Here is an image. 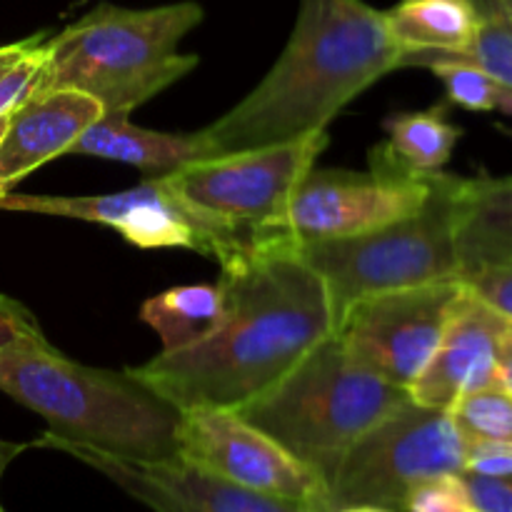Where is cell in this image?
Listing matches in <instances>:
<instances>
[{
	"instance_id": "obj_1",
	"label": "cell",
	"mask_w": 512,
	"mask_h": 512,
	"mask_svg": "<svg viewBox=\"0 0 512 512\" xmlns=\"http://www.w3.org/2000/svg\"><path fill=\"white\" fill-rule=\"evenodd\" d=\"M223 323L213 335L130 368L178 405L238 410L333 335L323 278L280 245H245L220 263Z\"/></svg>"
},
{
	"instance_id": "obj_2",
	"label": "cell",
	"mask_w": 512,
	"mask_h": 512,
	"mask_svg": "<svg viewBox=\"0 0 512 512\" xmlns=\"http://www.w3.org/2000/svg\"><path fill=\"white\" fill-rule=\"evenodd\" d=\"M403 63L383 10L365 0H298L288 45L235 108L198 130L203 158L323 133Z\"/></svg>"
},
{
	"instance_id": "obj_3",
	"label": "cell",
	"mask_w": 512,
	"mask_h": 512,
	"mask_svg": "<svg viewBox=\"0 0 512 512\" xmlns=\"http://www.w3.org/2000/svg\"><path fill=\"white\" fill-rule=\"evenodd\" d=\"M0 393L48 423L38 448L75 445L123 460L178 458L183 410L123 370L75 363L43 338L0 350Z\"/></svg>"
},
{
	"instance_id": "obj_4",
	"label": "cell",
	"mask_w": 512,
	"mask_h": 512,
	"mask_svg": "<svg viewBox=\"0 0 512 512\" xmlns=\"http://www.w3.org/2000/svg\"><path fill=\"white\" fill-rule=\"evenodd\" d=\"M200 20L203 8L193 0L158 8L100 3L48 38L38 90H75L103 113L130 115L198 65V55L180 53L178 45Z\"/></svg>"
},
{
	"instance_id": "obj_5",
	"label": "cell",
	"mask_w": 512,
	"mask_h": 512,
	"mask_svg": "<svg viewBox=\"0 0 512 512\" xmlns=\"http://www.w3.org/2000/svg\"><path fill=\"white\" fill-rule=\"evenodd\" d=\"M408 400V390L363 368L333 333L235 413L328 483L345 450Z\"/></svg>"
},
{
	"instance_id": "obj_6",
	"label": "cell",
	"mask_w": 512,
	"mask_h": 512,
	"mask_svg": "<svg viewBox=\"0 0 512 512\" xmlns=\"http://www.w3.org/2000/svg\"><path fill=\"white\" fill-rule=\"evenodd\" d=\"M463 178L435 173L428 200L413 213L345 238L280 245L323 278L333 320L360 298L460 280L455 223Z\"/></svg>"
},
{
	"instance_id": "obj_7",
	"label": "cell",
	"mask_w": 512,
	"mask_h": 512,
	"mask_svg": "<svg viewBox=\"0 0 512 512\" xmlns=\"http://www.w3.org/2000/svg\"><path fill=\"white\" fill-rule=\"evenodd\" d=\"M468 440L450 410L413 398L355 440L328 478V512L375 505L400 512L415 485L465 470Z\"/></svg>"
},
{
	"instance_id": "obj_8",
	"label": "cell",
	"mask_w": 512,
	"mask_h": 512,
	"mask_svg": "<svg viewBox=\"0 0 512 512\" xmlns=\"http://www.w3.org/2000/svg\"><path fill=\"white\" fill-rule=\"evenodd\" d=\"M438 173V170H435ZM435 173L408 168L385 143L370 150V170H315L295 185L283 215L248 245H293L345 238L413 213L428 200Z\"/></svg>"
},
{
	"instance_id": "obj_9",
	"label": "cell",
	"mask_w": 512,
	"mask_h": 512,
	"mask_svg": "<svg viewBox=\"0 0 512 512\" xmlns=\"http://www.w3.org/2000/svg\"><path fill=\"white\" fill-rule=\"evenodd\" d=\"M328 148V130L288 143L238 150L185 163L165 178L193 208L243 235L270 228L283 215L295 185Z\"/></svg>"
},
{
	"instance_id": "obj_10",
	"label": "cell",
	"mask_w": 512,
	"mask_h": 512,
	"mask_svg": "<svg viewBox=\"0 0 512 512\" xmlns=\"http://www.w3.org/2000/svg\"><path fill=\"white\" fill-rule=\"evenodd\" d=\"M0 210L88 220L138 248H190L225 263L245 248L238 230L193 208L165 175L108 195H3Z\"/></svg>"
},
{
	"instance_id": "obj_11",
	"label": "cell",
	"mask_w": 512,
	"mask_h": 512,
	"mask_svg": "<svg viewBox=\"0 0 512 512\" xmlns=\"http://www.w3.org/2000/svg\"><path fill=\"white\" fill-rule=\"evenodd\" d=\"M458 293L460 280H443L368 295L340 315L333 333L350 358L410 393L438 350Z\"/></svg>"
},
{
	"instance_id": "obj_12",
	"label": "cell",
	"mask_w": 512,
	"mask_h": 512,
	"mask_svg": "<svg viewBox=\"0 0 512 512\" xmlns=\"http://www.w3.org/2000/svg\"><path fill=\"white\" fill-rule=\"evenodd\" d=\"M178 458L240 488L328 512V488L318 473L270 435L228 408H188L180 415Z\"/></svg>"
},
{
	"instance_id": "obj_13",
	"label": "cell",
	"mask_w": 512,
	"mask_h": 512,
	"mask_svg": "<svg viewBox=\"0 0 512 512\" xmlns=\"http://www.w3.org/2000/svg\"><path fill=\"white\" fill-rule=\"evenodd\" d=\"M53 450L90 465L153 512H318L293 500L240 488L183 458L140 463L75 445H53Z\"/></svg>"
},
{
	"instance_id": "obj_14",
	"label": "cell",
	"mask_w": 512,
	"mask_h": 512,
	"mask_svg": "<svg viewBox=\"0 0 512 512\" xmlns=\"http://www.w3.org/2000/svg\"><path fill=\"white\" fill-rule=\"evenodd\" d=\"M510 320L460 283L443 338L410 398L428 408L450 410L470 390L498 380V355Z\"/></svg>"
},
{
	"instance_id": "obj_15",
	"label": "cell",
	"mask_w": 512,
	"mask_h": 512,
	"mask_svg": "<svg viewBox=\"0 0 512 512\" xmlns=\"http://www.w3.org/2000/svg\"><path fill=\"white\" fill-rule=\"evenodd\" d=\"M100 103L75 90H38L8 115L0 135V198L48 160L68 155L95 118Z\"/></svg>"
},
{
	"instance_id": "obj_16",
	"label": "cell",
	"mask_w": 512,
	"mask_h": 512,
	"mask_svg": "<svg viewBox=\"0 0 512 512\" xmlns=\"http://www.w3.org/2000/svg\"><path fill=\"white\" fill-rule=\"evenodd\" d=\"M68 155L115 160L160 178L203 158V148L195 133H160L133 125L125 113H103L80 133Z\"/></svg>"
},
{
	"instance_id": "obj_17",
	"label": "cell",
	"mask_w": 512,
	"mask_h": 512,
	"mask_svg": "<svg viewBox=\"0 0 512 512\" xmlns=\"http://www.w3.org/2000/svg\"><path fill=\"white\" fill-rule=\"evenodd\" d=\"M455 245L460 275L480 268H512V175L463 178Z\"/></svg>"
},
{
	"instance_id": "obj_18",
	"label": "cell",
	"mask_w": 512,
	"mask_h": 512,
	"mask_svg": "<svg viewBox=\"0 0 512 512\" xmlns=\"http://www.w3.org/2000/svg\"><path fill=\"white\" fill-rule=\"evenodd\" d=\"M385 20L405 60L413 55L465 53L475 38L480 13L475 0H400L385 10Z\"/></svg>"
},
{
	"instance_id": "obj_19",
	"label": "cell",
	"mask_w": 512,
	"mask_h": 512,
	"mask_svg": "<svg viewBox=\"0 0 512 512\" xmlns=\"http://www.w3.org/2000/svg\"><path fill=\"white\" fill-rule=\"evenodd\" d=\"M225 315L220 285H178L145 300L140 320L160 335L163 350L175 353L200 343L218 330Z\"/></svg>"
},
{
	"instance_id": "obj_20",
	"label": "cell",
	"mask_w": 512,
	"mask_h": 512,
	"mask_svg": "<svg viewBox=\"0 0 512 512\" xmlns=\"http://www.w3.org/2000/svg\"><path fill=\"white\" fill-rule=\"evenodd\" d=\"M388 145L408 168L435 173L453 155L463 130L443 118V110L425 113H398L385 120Z\"/></svg>"
},
{
	"instance_id": "obj_21",
	"label": "cell",
	"mask_w": 512,
	"mask_h": 512,
	"mask_svg": "<svg viewBox=\"0 0 512 512\" xmlns=\"http://www.w3.org/2000/svg\"><path fill=\"white\" fill-rule=\"evenodd\" d=\"M408 65H423L433 70L443 80L448 98L460 108L478 110V113L498 110L512 115V90L468 60L450 58V55H415L405 60L403 68Z\"/></svg>"
},
{
	"instance_id": "obj_22",
	"label": "cell",
	"mask_w": 512,
	"mask_h": 512,
	"mask_svg": "<svg viewBox=\"0 0 512 512\" xmlns=\"http://www.w3.org/2000/svg\"><path fill=\"white\" fill-rule=\"evenodd\" d=\"M465 440H505L512 443V393L500 380L470 390L450 408Z\"/></svg>"
},
{
	"instance_id": "obj_23",
	"label": "cell",
	"mask_w": 512,
	"mask_h": 512,
	"mask_svg": "<svg viewBox=\"0 0 512 512\" xmlns=\"http://www.w3.org/2000/svg\"><path fill=\"white\" fill-rule=\"evenodd\" d=\"M48 60L45 33L0 45V118L13 113L38 90Z\"/></svg>"
},
{
	"instance_id": "obj_24",
	"label": "cell",
	"mask_w": 512,
	"mask_h": 512,
	"mask_svg": "<svg viewBox=\"0 0 512 512\" xmlns=\"http://www.w3.org/2000/svg\"><path fill=\"white\" fill-rule=\"evenodd\" d=\"M400 512H475L460 475H438L415 485Z\"/></svg>"
},
{
	"instance_id": "obj_25",
	"label": "cell",
	"mask_w": 512,
	"mask_h": 512,
	"mask_svg": "<svg viewBox=\"0 0 512 512\" xmlns=\"http://www.w3.org/2000/svg\"><path fill=\"white\" fill-rule=\"evenodd\" d=\"M460 283L512 320V268H480L460 275Z\"/></svg>"
},
{
	"instance_id": "obj_26",
	"label": "cell",
	"mask_w": 512,
	"mask_h": 512,
	"mask_svg": "<svg viewBox=\"0 0 512 512\" xmlns=\"http://www.w3.org/2000/svg\"><path fill=\"white\" fill-rule=\"evenodd\" d=\"M463 473L508 478L512 475V443H505V440H468Z\"/></svg>"
},
{
	"instance_id": "obj_27",
	"label": "cell",
	"mask_w": 512,
	"mask_h": 512,
	"mask_svg": "<svg viewBox=\"0 0 512 512\" xmlns=\"http://www.w3.org/2000/svg\"><path fill=\"white\" fill-rule=\"evenodd\" d=\"M460 478L475 512H512V475L488 478V475L460 473Z\"/></svg>"
},
{
	"instance_id": "obj_28",
	"label": "cell",
	"mask_w": 512,
	"mask_h": 512,
	"mask_svg": "<svg viewBox=\"0 0 512 512\" xmlns=\"http://www.w3.org/2000/svg\"><path fill=\"white\" fill-rule=\"evenodd\" d=\"M33 338H43L35 315L18 300L0 295V350Z\"/></svg>"
},
{
	"instance_id": "obj_29",
	"label": "cell",
	"mask_w": 512,
	"mask_h": 512,
	"mask_svg": "<svg viewBox=\"0 0 512 512\" xmlns=\"http://www.w3.org/2000/svg\"><path fill=\"white\" fill-rule=\"evenodd\" d=\"M498 380L512 393V320L503 335V343H500V355H498Z\"/></svg>"
},
{
	"instance_id": "obj_30",
	"label": "cell",
	"mask_w": 512,
	"mask_h": 512,
	"mask_svg": "<svg viewBox=\"0 0 512 512\" xmlns=\"http://www.w3.org/2000/svg\"><path fill=\"white\" fill-rule=\"evenodd\" d=\"M25 448H28V445H15V443H5V440H0V478H3L10 460H13L18 453H23Z\"/></svg>"
},
{
	"instance_id": "obj_31",
	"label": "cell",
	"mask_w": 512,
	"mask_h": 512,
	"mask_svg": "<svg viewBox=\"0 0 512 512\" xmlns=\"http://www.w3.org/2000/svg\"><path fill=\"white\" fill-rule=\"evenodd\" d=\"M335 512H395V510L375 508V505H353V508H343V510H335Z\"/></svg>"
},
{
	"instance_id": "obj_32",
	"label": "cell",
	"mask_w": 512,
	"mask_h": 512,
	"mask_svg": "<svg viewBox=\"0 0 512 512\" xmlns=\"http://www.w3.org/2000/svg\"><path fill=\"white\" fill-rule=\"evenodd\" d=\"M498 5L505 10V15H508V18L512 20V0H498Z\"/></svg>"
},
{
	"instance_id": "obj_33",
	"label": "cell",
	"mask_w": 512,
	"mask_h": 512,
	"mask_svg": "<svg viewBox=\"0 0 512 512\" xmlns=\"http://www.w3.org/2000/svg\"><path fill=\"white\" fill-rule=\"evenodd\" d=\"M5 125H8V115H5V118H0V135L5 133Z\"/></svg>"
},
{
	"instance_id": "obj_34",
	"label": "cell",
	"mask_w": 512,
	"mask_h": 512,
	"mask_svg": "<svg viewBox=\"0 0 512 512\" xmlns=\"http://www.w3.org/2000/svg\"><path fill=\"white\" fill-rule=\"evenodd\" d=\"M78 3H85V0H78Z\"/></svg>"
},
{
	"instance_id": "obj_35",
	"label": "cell",
	"mask_w": 512,
	"mask_h": 512,
	"mask_svg": "<svg viewBox=\"0 0 512 512\" xmlns=\"http://www.w3.org/2000/svg\"><path fill=\"white\" fill-rule=\"evenodd\" d=\"M0 512H5V510H3V508H0Z\"/></svg>"
}]
</instances>
